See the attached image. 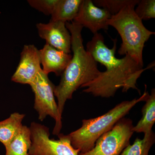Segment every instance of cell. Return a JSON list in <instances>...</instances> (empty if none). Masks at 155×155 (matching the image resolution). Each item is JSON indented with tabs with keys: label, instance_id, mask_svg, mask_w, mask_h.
<instances>
[{
	"label": "cell",
	"instance_id": "4",
	"mask_svg": "<svg viewBox=\"0 0 155 155\" xmlns=\"http://www.w3.org/2000/svg\"><path fill=\"white\" fill-rule=\"evenodd\" d=\"M135 5L125 6L118 14L111 16L107 21L108 26H113L120 35L122 43L118 53L127 55L143 67V51L146 42L155 32L147 29L135 14Z\"/></svg>",
	"mask_w": 155,
	"mask_h": 155
},
{
	"label": "cell",
	"instance_id": "6",
	"mask_svg": "<svg viewBox=\"0 0 155 155\" xmlns=\"http://www.w3.org/2000/svg\"><path fill=\"white\" fill-rule=\"evenodd\" d=\"M31 146L29 155H79L68 135L60 133L58 139L50 138L49 129L43 125L32 122L30 127Z\"/></svg>",
	"mask_w": 155,
	"mask_h": 155
},
{
	"label": "cell",
	"instance_id": "13",
	"mask_svg": "<svg viewBox=\"0 0 155 155\" xmlns=\"http://www.w3.org/2000/svg\"><path fill=\"white\" fill-rule=\"evenodd\" d=\"M142 109V117L137 125L134 126L133 131L137 133H143L148 135L152 131L155 122V89L153 88Z\"/></svg>",
	"mask_w": 155,
	"mask_h": 155
},
{
	"label": "cell",
	"instance_id": "17",
	"mask_svg": "<svg viewBox=\"0 0 155 155\" xmlns=\"http://www.w3.org/2000/svg\"><path fill=\"white\" fill-rule=\"evenodd\" d=\"M155 142V134L152 131L148 135L144 136L143 139H136L133 144L128 145L120 155H148Z\"/></svg>",
	"mask_w": 155,
	"mask_h": 155
},
{
	"label": "cell",
	"instance_id": "14",
	"mask_svg": "<svg viewBox=\"0 0 155 155\" xmlns=\"http://www.w3.org/2000/svg\"><path fill=\"white\" fill-rule=\"evenodd\" d=\"M25 115L14 113L8 119L0 122V142L5 147L15 137L22 127Z\"/></svg>",
	"mask_w": 155,
	"mask_h": 155
},
{
	"label": "cell",
	"instance_id": "9",
	"mask_svg": "<svg viewBox=\"0 0 155 155\" xmlns=\"http://www.w3.org/2000/svg\"><path fill=\"white\" fill-rule=\"evenodd\" d=\"M111 15L107 10L98 8L91 0H82L73 21L88 28L94 34L101 29H108L107 21Z\"/></svg>",
	"mask_w": 155,
	"mask_h": 155
},
{
	"label": "cell",
	"instance_id": "3",
	"mask_svg": "<svg viewBox=\"0 0 155 155\" xmlns=\"http://www.w3.org/2000/svg\"><path fill=\"white\" fill-rule=\"evenodd\" d=\"M143 94L139 98L119 103L107 113L94 119H83L79 129L68 134L71 144L80 153H85L93 148L100 137L111 130L118 121L128 114L137 103L146 101L149 94L147 85Z\"/></svg>",
	"mask_w": 155,
	"mask_h": 155
},
{
	"label": "cell",
	"instance_id": "11",
	"mask_svg": "<svg viewBox=\"0 0 155 155\" xmlns=\"http://www.w3.org/2000/svg\"><path fill=\"white\" fill-rule=\"evenodd\" d=\"M39 51L43 71L46 74L54 72L57 76L61 75L71 61L72 55L46 44Z\"/></svg>",
	"mask_w": 155,
	"mask_h": 155
},
{
	"label": "cell",
	"instance_id": "18",
	"mask_svg": "<svg viewBox=\"0 0 155 155\" xmlns=\"http://www.w3.org/2000/svg\"><path fill=\"white\" fill-rule=\"evenodd\" d=\"M139 0H94V4L97 7H102L111 16L116 15L125 6L130 5H137Z\"/></svg>",
	"mask_w": 155,
	"mask_h": 155
},
{
	"label": "cell",
	"instance_id": "8",
	"mask_svg": "<svg viewBox=\"0 0 155 155\" xmlns=\"http://www.w3.org/2000/svg\"><path fill=\"white\" fill-rule=\"evenodd\" d=\"M39 51L34 45H26L21 53L20 60L11 80L16 83L30 84L33 82L41 67Z\"/></svg>",
	"mask_w": 155,
	"mask_h": 155
},
{
	"label": "cell",
	"instance_id": "15",
	"mask_svg": "<svg viewBox=\"0 0 155 155\" xmlns=\"http://www.w3.org/2000/svg\"><path fill=\"white\" fill-rule=\"evenodd\" d=\"M82 0H58L51 20L64 22L73 21L79 11Z\"/></svg>",
	"mask_w": 155,
	"mask_h": 155
},
{
	"label": "cell",
	"instance_id": "10",
	"mask_svg": "<svg viewBox=\"0 0 155 155\" xmlns=\"http://www.w3.org/2000/svg\"><path fill=\"white\" fill-rule=\"evenodd\" d=\"M39 35L47 44L67 54L71 52V35L66 22L50 20L48 23L36 24Z\"/></svg>",
	"mask_w": 155,
	"mask_h": 155
},
{
	"label": "cell",
	"instance_id": "5",
	"mask_svg": "<svg viewBox=\"0 0 155 155\" xmlns=\"http://www.w3.org/2000/svg\"><path fill=\"white\" fill-rule=\"evenodd\" d=\"M30 86L35 94L34 107L38 114L39 120L42 122L48 116L54 119L56 123L53 134L58 135L62 128V117L59 114L58 104L55 99V86L42 69L37 75Z\"/></svg>",
	"mask_w": 155,
	"mask_h": 155
},
{
	"label": "cell",
	"instance_id": "7",
	"mask_svg": "<svg viewBox=\"0 0 155 155\" xmlns=\"http://www.w3.org/2000/svg\"><path fill=\"white\" fill-rule=\"evenodd\" d=\"M133 122L123 118L108 132L97 140L92 149L79 155H120L130 144L134 131Z\"/></svg>",
	"mask_w": 155,
	"mask_h": 155
},
{
	"label": "cell",
	"instance_id": "19",
	"mask_svg": "<svg viewBox=\"0 0 155 155\" xmlns=\"http://www.w3.org/2000/svg\"><path fill=\"white\" fill-rule=\"evenodd\" d=\"M134 9L135 14L142 20L155 18V0H141Z\"/></svg>",
	"mask_w": 155,
	"mask_h": 155
},
{
	"label": "cell",
	"instance_id": "20",
	"mask_svg": "<svg viewBox=\"0 0 155 155\" xmlns=\"http://www.w3.org/2000/svg\"><path fill=\"white\" fill-rule=\"evenodd\" d=\"M58 0H28L31 7L45 15H51Z\"/></svg>",
	"mask_w": 155,
	"mask_h": 155
},
{
	"label": "cell",
	"instance_id": "12",
	"mask_svg": "<svg viewBox=\"0 0 155 155\" xmlns=\"http://www.w3.org/2000/svg\"><path fill=\"white\" fill-rule=\"evenodd\" d=\"M94 35L91 40L87 44L86 51L91 54L95 61L105 67L116 62L118 59L115 56L117 39L114 40V46L110 49L105 44L102 35L99 33Z\"/></svg>",
	"mask_w": 155,
	"mask_h": 155
},
{
	"label": "cell",
	"instance_id": "16",
	"mask_svg": "<svg viewBox=\"0 0 155 155\" xmlns=\"http://www.w3.org/2000/svg\"><path fill=\"white\" fill-rule=\"evenodd\" d=\"M31 143L30 128L22 125L17 135L5 147V155H29Z\"/></svg>",
	"mask_w": 155,
	"mask_h": 155
},
{
	"label": "cell",
	"instance_id": "2",
	"mask_svg": "<svg viewBox=\"0 0 155 155\" xmlns=\"http://www.w3.org/2000/svg\"><path fill=\"white\" fill-rule=\"evenodd\" d=\"M134 61L127 55L118 59L115 63L106 67L104 72L93 80L84 84L83 92L91 94L94 96L109 98L114 97L119 88L127 92L130 88L140 91L137 87V81L146 69Z\"/></svg>",
	"mask_w": 155,
	"mask_h": 155
},
{
	"label": "cell",
	"instance_id": "1",
	"mask_svg": "<svg viewBox=\"0 0 155 155\" xmlns=\"http://www.w3.org/2000/svg\"><path fill=\"white\" fill-rule=\"evenodd\" d=\"M66 26L71 34L73 54L61 75L60 83L55 87L54 95L58 99V111L61 117L65 103L72 98L74 92L96 78L101 72L96 61L84 47L81 35L83 26L74 21L66 22Z\"/></svg>",
	"mask_w": 155,
	"mask_h": 155
}]
</instances>
